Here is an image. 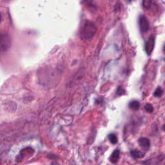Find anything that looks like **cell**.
<instances>
[{
  "mask_svg": "<svg viewBox=\"0 0 165 165\" xmlns=\"http://www.w3.org/2000/svg\"><path fill=\"white\" fill-rule=\"evenodd\" d=\"M96 27L92 22L87 21L83 24L81 30V38L85 40H90L96 33Z\"/></svg>",
  "mask_w": 165,
  "mask_h": 165,
  "instance_id": "obj_1",
  "label": "cell"
},
{
  "mask_svg": "<svg viewBox=\"0 0 165 165\" xmlns=\"http://www.w3.org/2000/svg\"><path fill=\"white\" fill-rule=\"evenodd\" d=\"M58 74L52 69H45L39 75V80H41L44 85H50L52 83H55L58 76Z\"/></svg>",
  "mask_w": 165,
  "mask_h": 165,
  "instance_id": "obj_2",
  "label": "cell"
},
{
  "mask_svg": "<svg viewBox=\"0 0 165 165\" xmlns=\"http://www.w3.org/2000/svg\"><path fill=\"white\" fill-rule=\"evenodd\" d=\"M11 45V38L9 34L5 32H0V54L8 51Z\"/></svg>",
  "mask_w": 165,
  "mask_h": 165,
  "instance_id": "obj_3",
  "label": "cell"
},
{
  "mask_svg": "<svg viewBox=\"0 0 165 165\" xmlns=\"http://www.w3.org/2000/svg\"><path fill=\"white\" fill-rule=\"evenodd\" d=\"M34 152V150L30 147L23 149L20 152H19L18 157H17V161H20L27 158H29V157L32 156Z\"/></svg>",
  "mask_w": 165,
  "mask_h": 165,
  "instance_id": "obj_4",
  "label": "cell"
},
{
  "mask_svg": "<svg viewBox=\"0 0 165 165\" xmlns=\"http://www.w3.org/2000/svg\"><path fill=\"white\" fill-rule=\"evenodd\" d=\"M139 27L140 30L142 33H145L149 29V23L147 19L144 16H141L139 17Z\"/></svg>",
  "mask_w": 165,
  "mask_h": 165,
  "instance_id": "obj_5",
  "label": "cell"
},
{
  "mask_svg": "<svg viewBox=\"0 0 165 165\" xmlns=\"http://www.w3.org/2000/svg\"><path fill=\"white\" fill-rule=\"evenodd\" d=\"M155 44V38L153 36H151L149 38L148 40L146 41V45H145V50L146 53L150 55L152 52L154 48Z\"/></svg>",
  "mask_w": 165,
  "mask_h": 165,
  "instance_id": "obj_6",
  "label": "cell"
},
{
  "mask_svg": "<svg viewBox=\"0 0 165 165\" xmlns=\"http://www.w3.org/2000/svg\"><path fill=\"white\" fill-rule=\"evenodd\" d=\"M139 146H141L143 150H148L150 145V142L148 139L146 137H141L138 140Z\"/></svg>",
  "mask_w": 165,
  "mask_h": 165,
  "instance_id": "obj_7",
  "label": "cell"
},
{
  "mask_svg": "<svg viewBox=\"0 0 165 165\" xmlns=\"http://www.w3.org/2000/svg\"><path fill=\"white\" fill-rule=\"evenodd\" d=\"M120 151L119 150H115V151L112 154L111 156L110 157V161H111L112 163H116L118 161V159L119 158Z\"/></svg>",
  "mask_w": 165,
  "mask_h": 165,
  "instance_id": "obj_8",
  "label": "cell"
},
{
  "mask_svg": "<svg viewBox=\"0 0 165 165\" xmlns=\"http://www.w3.org/2000/svg\"><path fill=\"white\" fill-rule=\"evenodd\" d=\"M130 154H131L133 158L134 159H141L144 156V153H142V152L139 151V150H132V151L130 152Z\"/></svg>",
  "mask_w": 165,
  "mask_h": 165,
  "instance_id": "obj_9",
  "label": "cell"
},
{
  "mask_svg": "<svg viewBox=\"0 0 165 165\" xmlns=\"http://www.w3.org/2000/svg\"><path fill=\"white\" fill-rule=\"evenodd\" d=\"M139 107L140 104L137 101H132L129 104V108L134 110H137L139 108Z\"/></svg>",
  "mask_w": 165,
  "mask_h": 165,
  "instance_id": "obj_10",
  "label": "cell"
},
{
  "mask_svg": "<svg viewBox=\"0 0 165 165\" xmlns=\"http://www.w3.org/2000/svg\"><path fill=\"white\" fill-rule=\"evenodd\" d=\"M108 138H109V140L111 143L112 144H116L117 142V137L116 135L114 134H111L108 135Z\"/></svg>",
  "mask_w": 165,
  "mask_h": 165,
  "instance_id": "obj_11",
  "label": "cell"
},
{
  "mask_svg": "<svg viewBox=\"0 0 165 165\" xmlns=\"http://www.w3.org/2000/svg\"><path fill=\"white\" fill-rule=\"evenodd\" d=\"M162 93H163V90H162V88L158 87L156 90H155V92L154 93V95L155 96V97H161L162 94Z\"/></svg>",
  "mask_w": 165,
  "mask_h": 165,
  "instance_id": "obj_12",
  "label": "cell"
},
{
  "mask_svg": "<svg viewBox=\"0 0 165 165\" xmlns=\"http://www.w3.org/2000/svg\"><path fill=\"white\" fill-rule=\"evenodd\" d=\"M144 109L148 113H152L154 111V108L152 107V105L150 103H147L146 105L144 106Z\"/></svg>",
  "mask_w": 165,
  "mask_h": 165,
  "instance_id": "obj_13",
  "label": "cell"
},
{
  "mask_svg": "<svg viewBox=\"0 0 165 165\" xmlns=\"http://www.w3.org/2000/svg\"><path fill=\"white\" fill-rule=\"evenodd\" d=\"M142 5H143V7H144V8L148 9L150 7H151L152 0H143Z\"/></svg>",
  "mask_w": 165,
  "mask_h": 165,
  "instance_id": "obj_14",
  "label": "cell"
},
{
  "mask_svg": "<svg viewBox=\"0 0 165 165\" xmlns=\"http://www.w3.org/2000/svg\"><path fill=\"white\" fill-rule=\"evenodd\" d=\"M125 92V90L123 89V88H122L121 87H119L118 88V89H117V93L119 95H121L123 94H124Z\"/></svg>",
  "mask_w": 165,
  "mask_h": 165,
  "instance_id": "obj_15",
  "label": "cell"
},
{
  "mask_svg": "<svg viewBox=\"0 0 165 165\" xmlns=\"http://www.w3.org/2000/svg\"><path fill=\"white\" fill-rule=\"evenodd\" d=\"M162 130H163L165 132V124L163 125V127H162Z\"/></svg>",
  "mask_w": 165,
  "mask_h": 165,
  "instance_id": "obj_16",
  "label": "cell"
},
{
  "mask_svg": "<svg viewBox=\"0 0 165 165\" xmlns=\"http://www.w3.org/2000/svg\"><path fill=\"white\" fill-rule=\"evenodd\" d=\"M1 16L0 15V23H1Z\"/></svg>",
  "mask_w": 165,
  "mask_h": 165,
  "instance_id": "obj_17",
  "label": "cell"
},
{
  "mask_svg": "<svg viewBox=\"0 0 165 165\" xmlns=\"http://www.w3.org/2000/svg\"><path fill=\"white\" fill-rule=\"evenodd\" d=\"M5 1H9V0H5Z\"/></svg>",
  "mask_w": 165,
  "mask_h": 165,
  "instance_id": "obj_18",
  "label": "cell"
}]
</instances>
